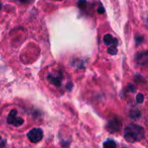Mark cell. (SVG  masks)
Listing matches in <instances>:
<instances>
[{
  "mask_svg": "<svg viewBox=\"0 0 148 148\" xmlns=\"http://www.w3.org/2000/svg\"><path fill=\"white\" fill-rule=\"evenodd\" d=\"M145 137V130L137 124H129L124 129V138L129 143L140 141Z\"/></svg>",
  "mask_w": 148,
  "mask_h": 148,
  "instance_id": "1",
  "label": "cell"
},
{
  "mask_svg": "<svg viewBox=\"0 0 148 148\" xmlns=\"http://www.w3.org/2000/svg\"><path fill=\"white\" fill-rule=\"evenodd\" d=\"M7 123L10 125H12L14 126H19L23 124V120L20 117H17L16 110L12 109L7 117Z\"/></svg>",
  "mask_w": 148,
  "mask_h": 148,
  "instance_id": "2",
  "label": "cell"
},
{
  "mask_svg": "<svg viewBox=\"0 0 148 148\" xmlns=\"http://www.w3.org/2000/svg\"><path fill=\"white\" fill-rule=\"evenodd\" d=\"M27 136H28V139L30 140V142L37 143L40 140H42L43 137V133H42V130L40 128H33L28 133Z\"/></svg>",
  "mask_w": 148,
  "mask_h": 148,
  "instance_id": "3",
  "label": "cell"
},
{
  "mask_svg": "<svg viewBox=\"0 0 148 148\" xmlns=\"http://www.w3.org/2000/svg\"><path fill=\"white\" fill-rule=\"evenodd\" d=\"M62 72H57L56 74H49L48 76V80L50 84H52L55 86H60L62 80Z\"/></svg>",
  "mask_w": 148,
  "mask_h": 148,
  "instance_id": "4",
  "label": "cell"
},
{
  "mask_svg": "<svg viewBox=\"0 0 148 148\" xmlns=\"http://www.w3.org/2000/svg\"><path fill=\"white\" fill-rule=\"evenodd\" d=\"M104 43L106 45H108V47H111V46H114V47H117L118 44H119V42L116 38H114L112 35L110 34H107L104 36Z\"/></svg>",
  "mask_w": 148,
  "mask_h": 148,
  "instance_id": "5",
  "label": "cell"
},
{
  "mask_svg": "<svg viewBox=\"0 0 148 148\" xmlns=\"http://www.w3.org/2000/svg\"><path fill=\"white\" fill-rule=\"evenodd\" d=\"M121 126V121H120L119 119H113L108 122V128L110 131H114V132H118L120 130V127Z\"/></svg>",
  "mask_w": 148,
  "mask_h": 148,
  "instance_id": "6",
  "label": "cell"
},
{
  "mask_svg": "<svg viewBox=\"0 0 148 148\" xmlns=\"http://www.w3.org/2000/svg\"><path fill=\"white\" fill-rule=\"evenodd\" d=\"M136 59L139 63H141L142 65H145V63L143 62V59L146 63H147V52L144 51V56H142V53H140L136 56Z\"/></svg>",
  "mask_w": 148,
  "mask_h": 148,
  "instance_id": "7",
  "label": "cell"
},
{
  "mask_svg": "<svg viewBox=\"0 0 148 148\" xmlns=\"http://www.w3.org/2000/svg\"><path fill=\"white\" fill-rule=\"evenodd\" d=\"M103 148H116V143L113 140H108L104 142Z\"/></svg>",
  "mask_w": 148,
  "mask_h": 148,
  "instance_id": "8",
  "label": "cell"
},
{
  "mask_svg": "<svg viewBox=\"0 0 148 148\" xmlns=\"http://www.w3.org/2000/svg\"><path fill=\"white\" fill-rule=\"evenodd\" d=\"M117 47H114V46H111V47H108V52L110 54V55H115L117 54Z\"/></svg>",
  "mask_w": 148,
  "mask_h": 148,
  "instance_id": "9",
  "label": "cell"
},
{
  "mask_svg": "<svg viewBox=\"0 0 148 148\" xmlns=\"http://www.w3.org/2000/svg\"><path fill=\"white\" fill-rule=\"evenodd\" d=\"M136 99H137V102L138 103H140V104L143 103L144 102V95L141 94V93H139L137 95V97H136Z\"/></svg>",
  "mask_w": 148,
  "mask_h": 148,
  "instance_id": "10",
  "label": "cell"
},
{
  "mask_svg": "<svg viewBox=\"0 0 148 148\" xmlns=\"http://www.w3.org/2000/svg\"><path fill=\"white\" fill-rule=\"evenodd\" d=\"M4 146H5V140H3L0 136V148H3Z\"/></svg>",
  "mask_w": 148,
  "mask_h": 148,
  "instance_id": "11",
  "label": "cell"
},
{
  "mask_svg": "<svg viewBox=\"0 0 148 148\" xmlns=\"http://www.w3.org/2000/svg\"><path fill=\"white\" fill-rule=\"evenodd\" d=\"M98 12H99V13H101V14H103V13L105 12V9H104L102 6H101V7L98 9Z\"/></svg>",
  "mask_w": 148,
  "mask_h": 148,
  "instance_id": "12",
  "label": "cell"
},
{
  "mask_svg": "<svg viewBox=\"0 0 148 148\" xmlns=\"http://www.w3.org/2000/svg\"><path fill=\"white\" fill-rule=\"evenodd\" d=\"M18 1L22 3H29L30 2H32V0H18Z\"/></svg>",
  "mask_w": 148,
  "mask_h": 148,
  "instance_id": "13",
  "label": "cell"
},
{
  "mask_svg": "<svg viewBox=\"0 0 148 148\" xmlns=\"http://www.w3.org/2000/svg\"><path fill=\"white\" fill-rule=\"evenodd\" d=\"M142 37H140V38H136V41H137V44H139L140 42H142L143 40H142Z\"/></svg>",
  "mask_w": 148,
  "mask_h": 148,
  "instance_id": "14",
  "label": "cell"
}]
</instances>
